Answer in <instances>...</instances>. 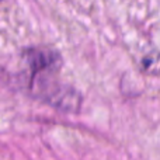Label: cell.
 <instances>
[{
    "label": "cell",
    "mask_w": 160,
    "mask_h": 160,
    "mask_svg": "<svg viewBox=\"0 0 160 160\" xmlns=\"http://www.w3.org/2000/svg\"><path fill=\"white\" fill-rule=\"evenodd\" d=\"M21 58L25 65V70L21 73L24 87L53 107L65 111L79 110L82 102L80 94L56 80L62 68V56L58 52L47 48H30L22 52Z\"/></svg>",
    "instance_id": "obj_1"
},
{
    "label": "cell",
    "mask_w": 160,
    "mask_h": 160,
    "mask_svg": "<svg viewBox=\"0 0 160 160\" xmlns=\"http://www.w3.org/2000/svg\"><path fill=\"white\" fill-rule=\"evenodd\" d=\"M142 66H143L145 72L150 73V75H160V51L145 56L142 61Z\"/></svg>",
    "instance_id": "obj_2"
}]
</instances>
